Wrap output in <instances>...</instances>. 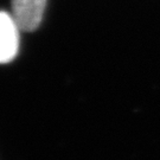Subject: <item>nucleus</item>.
Masks as SVG:
<instances>
[{"instance_id":"nucleus-1","label":"nucleus","mask_w":160,"mask_h":160,"mask_svg":"<svg viewBox=\"0 0 160 160\" xmlns=\"http://www.w3.org/2000/svg\"><path fill=\"white\" fill-rule=\"evenodd\" d=\"M12 17L22 31H34L39 26L46 0H11Z\"/></svg>"},{"instance_id":"nucleus-2","label":"nucleus","mask_w":160,"mask_h":160,"mask_svg":"<svg viewBox=\"0 0 160 160\" xmlns=\"http://www.w3.org/2000/svg\"><path fill=\"white\" fill-rule=\"evenodd\" d=\"M19 26L14 18L0 11V64L11 62L19 49Z\"/></svg>"}]
</instances>
